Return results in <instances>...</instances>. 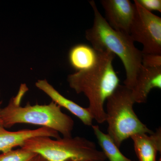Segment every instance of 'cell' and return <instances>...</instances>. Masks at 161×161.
Segmentation results:
<instances>
[{"label": "cell", "instance_id": "cell-1", "mask_svg": "<svg viewBox=\"0 0 161 161\" xmlns=\"http://www.w3.org/2000/svg\"><path fill=\"white\" fill-rule=\"evenodd\" d=\"M98 52V60L93 67L69 75L67 81L77 94L86 96L89 102L88 108L101 124L106 121L104 104L120 85V80L113 65L115 55L108 50Z\"/></svg>", "mask_w": 161, "mask_h": 161}, {"label": "cell", "instance_id": "cell-2", "mask_svg": "<svg viewBox=\"0 0 161 161\" xmlns=\"http://www.w3.org/2000/svg\"><path fill=\"white\" fill-rule=\"evenodd\" d=\"M94 13L91 28L85 37L97 52L108 50L121 60L126 73L124 85L132 90L142 65V53L136 48L129 34L112 28L101 14L95 1L89 2Z\"/></svg>", "mask_w": 161, "mask_h": 161}, {"label": "cell", "instance_id": "cell-3", "mask_svg": "<svg viewBox=\"0 0 161 161\" xmlns=\"http://www.w3.org/2000/svg\"><path fill=\"white\" fill-rule=\"evenodd\" d=\"M28 90L25 84L20 87L17 95L9 103L0 109V118L5 128H10L18 124L42 126L60 132L63 137L72 136L74 120L61 111V108L52 101L47 105H31L28 103L21 106V101Z\"/></svg>", "mask_w": 161, "mask_h": 161}, {"label": "cell", "instance_id": "cell-4", "mask_svg": "<svg viewBox=\"0 0 161 161\" xmlns=\"http://www.w3.org/2000/svg\"><path fill=\"white\" fill-rule=\"evenodd\" d=\"M21 148L36 153L47 161H105L103 152L92 141L83 138L63 137L53 139L37 136L26 140Z\"/></svg>", "mask_w": 161, "mask_h": 161}, {"label": "cell", "instance_id": "cell-5", "mask_svg": "<svg viewBox=\"0 0 161 161\" xmlns=\"http://www.w3.org/2000/svg\"><path fill=\"white\" fill-rule=\"evenodd\" d=\"M106 101L108 135L118 148L132 135L153 133L134 112L133 106L135 102L130 89L119 85Z\"/></svg>", "mask_w": 161, "mask_h": 161}, {"label": "cell", "instance_id": "cell-6", "mask_svg": "<svg viewBox=\"0 0 161 161\" xmlns=\"http://www.w3.org/2000/svg\"><path fill=\"white\" fill-rule=\"evenodd\" d=\"M135 13L130 35L143 45L142 53L161 54V18L147 11L135 1Z\"/></svg>", "mask_w": 161, "mask_h": 161}, {"label": "cell", "instance_id": "cell-7", "mask_svg": "<svg viewBox=\"0 0 161 161\" xmlns=\"http://www.w3.org/2000/svg\"><path fill=\"white\" fill-rule=\"evenodd\" d=\"M104 19L115 30L130 33L135 13V6L130 0H102Z\"/></svg>", "mask_w": 161, "mask_h": 161}, {"label": "cell", "instance_id": "cell-8", "mask_svg": "<svg viewBox=\"0 0 161 161\" xmlns=\"http://www.w3.org/2000/svg\"><path fill=\"white\" fill-rule=\"evenodd\" d=\"M46 136L55 139L60 137L59 132L46 127L36 130H19L10 132L0 124V151L5 153L17 147H22L25 141L31 137Z\"/></svg>", "mask_w": 161, "mask_h": 161}, {"label": "cell", "instance_id": "cell-9", "mask_svg": "<svg viewBox=\"0 0 161 161\" xmlns=\"http://www.w3.org/2000/svg\"><path fill=\"white\" fill-rule=\"evenodd\" d=\"M35 85L37 88L49 96L51 98L52 101L58 104L60 108H65L79 118L84 125L87 126L92 125L94 118L88 108L80 106L73 101L65 98L46 79L38 80Z\"/></svg>", "mask_w": 161, "mask_h": 161}, {"label": "cell", "instance_id": "cell-10", "mask_svg": "<svg viewBox=\"0 0 161 161\" xmlns=\"http://www.w3.org/2000/svg\"><path fill=\"white\" fill-rule=\"evenodd\" d=\"M154 88L161 89V68H152L142 65L131 90L135 103L147 102L149 93Z\"/></svg>", "mask_w": 161, "mask_h": 161}, {"label": "cell", "instance_id": "cell-11", "mask_svg": "<svg viewBox=\"0 0 161 161\" xmlns=\"http://www.w3.org/2000/svg\"><path fill=\"white\" fill-rule=\"evenodd\" d=\"M130 138L139 161H156L157 153L161 151V128L152 134L139 133Z\"/></svg>", "mask_w": 161, "mask_h": 161}, {"label": "cell", "instance_id": "cell-12", "mask_svg": "<svg viewBox=\"0 0 161 161\" xmlns=\"http://www.w3.org/2000/svg\"><path fill=\"white\" fill-rule=\"evenodd\" d=\"M98 55V52L92 46L80 43L70 50L69 61L76 72L82 71L90 69L96 64Z\"/></svg>", "mask_w": 161, "mask_h": 161}, {"label": "cell", "instance_id": "cell-13", "mask_svg": "<svg viewBox=\"0 0 161 161\" xmlns=\"http://www.w3.org/2000/svg\"><path fill=\"white\" fill-rule=\"evenodd\" d=\"M98 144L107 159L110 161H135L128 158L122 154L114 141L108 135L100 130L98 125L92 126Z\"/></svg>", "mask_w": 161, "mask_h": 161}, {"label": "cell", "instance_id": "cell-14", "mask_svg": "<svg viewBox=\"0 0 161 161\" xmlns=\"http://www.w3.org/2000/svg\"><path fill=\"white\" fill-rule=\"evenodd\" d=\"M37 153L24 148L11 150L0 154V161H32Z\"/></svg>", "mask_w": 161, "mask_h": 161}, {"label": "cell", "instance_id": "cell-15", "mask_svg": "<svg viewBox=\"0 0 161 161\" xmlns=\"http://www.w3.org/2000/svg\"><path fill=\"white\" fill-rule=\"evenodd\" d=\"M142 65L152 68H161V54L142 53Z\"/></svg>", "mask_w": 161, "mask_h": 161}, {"label": "cell", "instance_id": "cell-16", "mask_svg": "<svg viewBox=\"0 0 161 161\" xmlns=\"http://www.w3.org/2000/svg\"><path fill=\"white\" fill-rule=\"evenodd\" d=\"M147 11H156L161 13V0H134Z\"/></svg>", "mask_w": 161, "mask_h": 161}, {"label": "cell", "instance_id": "cell-17", "mask_svg": "<svg viewBox=\"0 0 161 161\" xmlns=\"http://www.w3.org/2000/svg\"><path fill=\"white\" fill-rule=\"evenodd\" d=\"M32 161H47L44 158L41 156V155L38 154L32 160Z\"/></svg>", "mask_w": 161, "mask_h": 161}, {"label": "cell", "instance_id": "cell-18", "mask_svg": "<svg viewBox=\"0 0 161 161\" xmlns=\"http://www.w3.org/2000/svg\"><path fill=\"white\" fill-rule=\"evenodd\" d=\"M0 95H1V91H0ZM0 124H1V125H2V121H1V118H0Z\"/></svg>", "mask_w": 161, "mask_h": 161}, {"label": "cell", "instance_id": "cell-19", "mask_svg": "<svg viewBox=\"0 0 161 161\" xmlns=\"http://www.w3.org/2000/svg\"><path fill=\"white\" fill-rule=\"evenodd\" d=\"M73 161V160H69V161Z\"/></svg>", "mask_w": 161, "mask_h": 161}]
</instances>
